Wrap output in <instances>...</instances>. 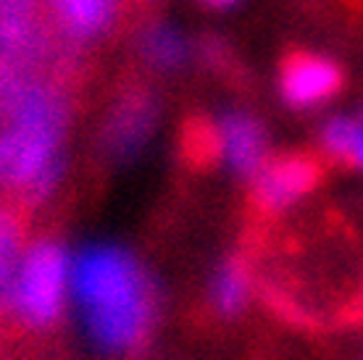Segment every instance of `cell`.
<instances>
[{
  "instance_id": "cell-1",
  "label": "cell",
  "mask_w": 363,
  "mask_h": 360,
  "mask_svg": "<svg viewBox=\"0 0 363 360\" xmlns=\"http://www.w3.org/2000/svg\"><path fill=\"white\" fill-rule=\"evenodd\" d=\"M72 295L90 339L103 352H132L155 318L145 269L121 247L95 244L72 261Z\"/></svg>"
},
{
  "instance_id": "cell-2",
  "label": "cell",
  "mask_w": 363,
  "mask_h": 360,
  "mask_svg": "<svg viewBox=\"0 0 363 360\" xmlns=\"http://www.w3.org/2000/svg\"><path fill=\"white\" fill-rule=\"evenodd\" d=\"M72 289V258L55 242L32 244L16 266L9 300L27 326L43 329L61 315Z\"/></svg>"
},
{
  "instance_id": "cell-3",
  "label": "cell",
  "mask_w": 363,
  "mask_h": 360,
  "mask_svg": "<svg viewBox=\"0 0 363 360\" xmlns=\"http://www.w3.org/2000/svg\"><path fill=\"white\" fill-rule=\"evenodd\" d=\"M342 87V72L313 53H292L281 66V95L295 108L318 106Z\"/></svg>"
},
{
  "instance_id": "cell-4",
  "label": "cell",
  "mask_w": 363,
  "mask_h": 360,
  "mask_svg": "<svg viewBox=\"0 0 363 360\" xmlns=\"http://www.w3.org/2000/svg\"><path fill=\"white\" fill-rule=\"evenodd\" d=\"M255 176V198L266 208H284L316 187L318 166L306 155H290L272 161Z\"/></svg>"
},
{
  "instance_id": "cell-5",
  "label": "cell",
  "mask_w": 363,
  "mask_h": 360,
  "mask_svg": "<svg viewBox=\"0 0 363 360\" xmlns=\"http://www.w3.org/2000/svg\"><path fill=\"white\" fill-rule=\"evenodd\" d=\"M218 147L229 166L242 176H253L266 163V135L245 113H232L224 118L218 132Z\"/></svg>"
},
{
  "instance_id": "cell-6",
  "label": "cell",
  "mask_w": 363,
  "mask_h": 360,
  "mask_svg": "<svg viewBox=\"0 0 363 360\" xmlns=\"http://www.w3.org/2000/svg\"><path fill=\"white\" fill-rule=\"evenodd\" d=\"M250 298V276L240 261H229L221 266L213 284H211V300L224 315H237L247 305Z\"/></svg>"
},
{
  "instance_id": "cell-7",
  "label": "cell",
  "mask_w": 363,
  "mask_h": 360,
  "mask_svg": "<svg viewBox=\"0 0 363 360\" xmlns=\"http://www.w3.org/2000/svg\"><path fill=\"white\" fill-rule=\"evenodd\" d=\"M64 18L79 32H95L106 24L111 0H58Z\"/></svg>"
},
{
  "instance_id": "cell-8",
  "label": "cell",
  "mask_w": 363,
  "mask_h": 360,
  "mask_svg": "<svg viewBox=\"0 0 363 360\" xmlns=\"http://www.w3.org/2000/svg\"><path fill=\"white\" fill-rule=\"evenodd\" d=\"M18 226L16 221L0 210V295H9L11 279L16 274V266L21 261L18 252Z\"/></svg>"
},
{
  "instance_id": "cell-9",
  "label": "cell",
  "mask_w": 363,
  "mask_h": 360,
  "mask_svg": "<svg viewBox=\"0 0 363 360\" xmlns=\"http://www.w3.org/2000/svg\"><path fill=\"white\" fill-rule=\"evenodd\" d=\"M361 135L363 132L355 126V121H350V118H335L324 129V147L335 158H350L353 161L355 145H358Z\"/></svg>"
},
{
  "instance_id": "cell-10",
  "label": "cell",
  "mask_w": 363,
  "mask_h": 360,
  "mask_svg": "<svg viewBox=\"0 0 363 360\" xmlns=\"http://www.w3.org/2000/svg\"><path fill=\"white\" fill-rule=\"evenodd\" d=\"M353 161L358 163V166H363V135H361V140H358V145H355Z\"/></svg>"
},
{
  "instance_id": "cell-11",
  "label": "cell",
  "mask_w": 363,
  "mask_h": 360,
  "mask_svg": "<svg viewBox=\"0 0 363 360\" xmlns=\"http://www.w3.org/2000/svg\"><path fill=\"white\" fill-rule=\"evenodd\" d=\"M208 6H216V9H227V6H232V3H237V0H206Z\"/></svg>"
}]
</instances>
